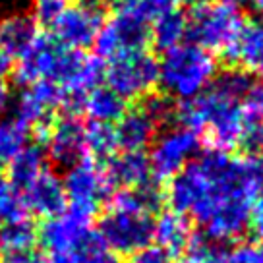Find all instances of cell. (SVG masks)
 Masks as SVG:
<instances>
[{
	"label": "cell",
	"instance_id": "obj_19",
	"mask_svg": "<svg viewBox=\"0 0 263 263\" xmlns=\"http://www.w3.org/2000/svg\"><path fill=\"white\" fill-rule=\"evenodd\" d=\"M157 126L140 107L126 110L115 122L116 145L122 151H143L155 140Z\"/></svg>",
	"mask_w": 263,
	"mask_h": 263
},
{
	"label": "cell",
	"instance_id": "obj_8",
	"mask_svg": "<svg viewBox=\"0 0 263 263\" xmlns=\"http://www.w3.org/2000/svg\"><path fill=\"white\" fill-rule=\"evenodd\" d=\"M64 103V89L54 82L39 80L29 85L22 87L20 95L12 101V108L22 124L37 136V143H43L50 124H52V112L57 108H62Z\"/></svg>",
	"mask_w": 263,
	"mask_h": 263
},
{
	"label": "cell",
	"instance_id": "obj_12",
	"mask_svg": "<svg viewBox=\"0 0 263 263\" xmlns=\"http://www.w3.org/2000/svg\"><path fill=\"white\" fill-rule=\"evenodd\" d=\"M105 22V12L95 0L68 4V8L60 14L52 29V37L62 45L74 50H85L93 47L99 29Z\"/></svg>",
	"mask_w": 263,
	"mask_h": 263
},
{
	"label": "cell",
	"instance_id": "obj_2",
	"mask_svg": "<svg viewBox=\"0 0 263 263\" xmlns=\"http://www.w3.org/2000/svg\"><path fill=\"white\" fill-rule=\"evenodd\" d=\"M174 115L180 126L196 134H203L205 141L217 151H232L240 147L244 115L242 101L211 83L197 97L182 101Z\"/></svg>",
	"mask_w": 263,
	"mask_h": 263
},
{
	"label": "cell",
	"instance_id": "obj_41",
	"mask_svg": "<svg viewBox=\"0 0 263 263\" xmlns=\"http://www.w3.org/2000/svg\"><path fill=\"white\" fill-rule=\"evenodd\" d=\"M178 263H203V261H201V259H199L197 255L190 254L188 257H182V259H180V261H178Z\"/></svg>",
	"mask_w": 263,
	"mask_h": 263
},
{
	"label": "cell",
	"instance_id": "obj_20",
	"mask_svg": "<svg viewBox=\"0 0 263 263\" xmlns=\"http://www.w3.org/2000/svg\"><path fill=\"white\" fill-rule=\"evenodd\" d=\"M49 168V159L41 143H27L8 164H6V180L17 188L20 192L25 190L37 176H41Z\"/></svg>",
	"mask_w": 263,
	"mask_h": 263
},
{
	"label": "cell",
	"instance_id": "obj_28",
	"mask_svg": "<svg viewBox=\"0 0 263 263\" xmlns=\"http://www.w3.org/2000/svg\"><path fill=\"white\" fill-rule=\"evenodd\" d=\"M78 263H116L115 255L107 250V246L101 242L97 232L93 230L87 240L74 252Z\"/></svg>",
	"mask_w": 263,
	"mask_h": 263
},
{
	"label": "cell",
	"instance_id": "obj_29",
	"mask_svg": "<svg viewBox=\"0 0 263 263\" xmlns=\"http://www.w3.org/2000/svg\"><path fill=\"white\" fill-rule=\"evenodd\" d=\"M140 108L157 126L168 122L173 118L174 110H176L173 101L166 97V95H151V93H149L147 97H143V103L140 105Z\"/></svg>",
	"mask_w": 263,
	"mask_h": 263
},
{
	"label": "cell",
	"instance_id": "obj_34",
	"mask_svg": "<svg viewBox=\"0 0 263 263\" xmlns=\"http://www.w3.org/2000/svg\"><path fill=\"white\" fill-rule=\"evenodd\" d=\"M0 263H47V255L37 246L27 250H17L12 254L0 255Z\"/></svg>",
	"mask_w": 263,
	"mask_h": 263
},
{
	"label": "cell",
	"instance_id": "obj_33",
	"mask_svg": "<svg viewBox=\"0 0 263 263\" xmlns=\"http://www.w3.org/2000/svg\"><path fill=\"white\" fill-rule=\"evenodd\" d=\"M244 166H246L248 180L252 184L255 196H257V194L263 196V153L246 157V159H244Z\"/></svg>",
	"mask_w": 263,
	"mask_h": 263
},
{
	"label": "cell",
	"instance_id": "obj_30",
	"mask_svg": "<svg viewBox=\"0 0 263 263\" xmlns=\"http://www.w3.org/2000/svg\"><path fill=\"white\" fill-rule=\"evenodd\" d=\"M68 8V0H33L31 14L39 27H52L60 14Z\"/></svg>",
	"mask_w": 263,
	"mask_h": 263
},
{
	"label": "cell",
	"instance_id": "obj_38",
	"mask_svg": "<svg viewBox=\"0 0 263 263\" xmlns=\"http://www.w3.org/2000/svg\"><path fill=\"white\" fill-rule=\"evenodd\" d=\"M47 263H78L76 261V254H49L47 255Z\"/></svg>",
	"mask_w": 263,
	"mask_h": 263
},
{
	"label": "cell",
	"instance_id": "obj_17",
	"mask_svg": "<svg viewBox=\"0 0 263 263\" xmlns=\"http://www.w3.org/2000/svg\"><path fill=\"white\" fill-rule=\"evenodd\" d=\"M224 57L238 62L244 72L263 80V22L244 24L238 39L230 47Z\"/></svg>",
	"mask_w": 263,
	"mask_h": 263
},
{
	"label": "cell",
	"instance_id": "obj_14",
	"mask_svg": "<svg viewBox=\"0 0 263 263\" xmlns=\"http://www.w3.org/2000/svg\"><path fill=\"white\" fill-rule=\"evenodd\" d=\"M22 194H24L27 213L43 217V219H50L54 215L62 213L68 207L62 176L52 173L50 168H47L27 188L22 190Z\"/></svg>",
	"mask_w": 263,
	"mask_h": 263
},
{
	"label": "cell",
	"instance_id": "obj_42",
	"mask_svg": "<svg viewBox=\"0 0 263 263\" xmlns=\"http://www.w3.org/2000/svg\"><path fill=\"white\" fill-rule=\"evenodd\" d=\"M221 2H227V4H232V6H240V4L250 2V0H221Z\"/></svg>",
	"mask_w": 263,
	"mask_h": 263
},
{
	"label": "cell",
	"instance_id": "obj_1",
	"mask_svg": "<svg viewBox=\"0 0 263 263\" xmlns=\"http://www.w3.org/2000/svg\"><path fill=\"white\" fill-rule=\"evenodd\" d=\"M255 192L244 159L211 149L171 178L166 201L173 211L192 215L215 244L234 242L248 230Z\"/></svg>",
	"mask_w": 263,
	"mask_h": 263
},
{
	"label": "cell",
	"instance_id": "obj_9",
	"mask_svg": "<svg viewBox=\"0 0 263 263\" xmlns=\"http://www.w3.org/2000/svg\"><path fill=\"white\" fill-rule=\"evenodd\" d=\"M68 205L95 215L99 205L110 194L112 184L108 182L105 168L89 157L66 168L62 176Z\"/></svg>",
	"mask_w": 263,
	"mask_h": 263
},
{
	"label": "cell",
	"instance_id": "obj_10",
	"mask_svg": "<svg viewBox=\"0 0 263 263\" xmlns=\"http://www.w3.org/2000/svg\"><path fill=\"white\" fill-rule=\"evenodd\" d=\"M95 215L68 205L62 213L45 219L37 230V242L49 254H72L87 240Z\"/></svg>",
	"mask_w": 263,
	"mask_h": 263
},
{
	"label": "cell",
	"instance_id": "obj_27",
	"mask_svg": "<svg viewBox=\"0 0 263 263\" xmlns=\"http://www.w3.org/2000/svg\"><path fill=\"white\" fill-rule=\"evenodd\" d=\"M115 4L118 12H124V14H130V16H136L143 22H147V20H153L166 10L174 8L176 0H115Z\"/></svg>",
	"mask_w": 263,
	"mask_h": 263
},
{
	"label": "cell",
	"instance_id": "obj_15",
	"mask_svg": "<svg viewBox=\"0 0 263 263\" xmlns=\"http://www.w3.org/2000/svg\"><path fill=\"white\" fill-rule=\"evenodd\" d=\"M41 27L29 12L12 10L0 17V50L14 62L22 58L39 39Z\"/></svg>",
	"mask_w": 263,
	"mask_h": 263
},
{
	"label": "cell",
	"instance_id": "obj_26",
	"mask_svg": "<svg viewBox=\"0 0 263 263\" xmlns=\"http://www.w3.org/2000/svg\"><path fill=\"white\" fill-rule=\"evenodd\" d=\"M24 219H29L24 194L17 188H14L0 174V227L16 221H24Z\"/></svg>",
	"mask_w": 263,
	"mask_h": 263
},
{
	"label": "cell",
	"instance_id": "obj_13",
	"mask_svg": "<svg viewBox=\"0 0 263 263\" xmlns=\"http://www.w3.org/2000/svg\"><path fill=\"white\" fill-rule=\"evenodd\" d=\"M47 159L57 166L68 168L87 157L85 151V124L74 115L52 120L41 143Z\"/></svg>",
	"mask_w": 263,
	"mask_h": 263
},
{
	"label": "cell",
	"instance_id": "obj_31",
	"mask_svg": "<svg viewBox=\"0 0 263 263\" xmlns=\"http://www.w3.org/2000/svg\"><path fill=\"white\" fill-rule=\"evenodd\" d=\"M229 263H263V244H240L227 250Z\"/></svg>",
	"mask_w": 263,
	"mask_h": 263
},
{
	"label": "cell",
	"instance_id": "obj_22",
	"mask_svg": "<svg viewBox=\"0 0 263 263\" xmlns=\"http://www.w3.org/2000/svg\"><path fill=\"white\" fill-rule=\"evenodd\" d=\"M186 37H188V17L180 10L171 8L153 17V24L149 27V41L161 52L182 45Z\"/></svg>",
	"mask_w": 263,
	"mask_h": 263
},
{
	"label": "cell",
	"instance_id": "obj_7",
	"mask_svg": "<svg viewBox=\"0 0 263 263\" xmlns=\"http://www.w3.org/2000/svg\"><path fill=\"white\" fill-rule=\"evenodd\" d=\"M147 155L151 176L157 180H171L182 173L199 155V138L184 126H174L155 136Z\"/></svg>",
	"mask_w": 263,
	"mask_h": 263
},
{
	"label": "cell",
	"instance_id": "obj_40",
	"mask_svg": "<svg viewBox=\"0 0 263 263\" xmlns=\"http://www.w3.org/2000/svg\"><path fill=\"white\" fill-rule=\"evenodd\" d=\"M252 2V8L259 16V22H263V0H250Z\"/></svg>",
	"mask_w": 263,
	"mask_h": 263
},
{
	"label": "cell",
	"instance_id": "obj_24",
	"mask_svg": "<svg viewBox=\"0 0 263 263\" xmlns=\"http://www.w3.org/2000/svg\"><path fill=\"white\" fill-rule=\"evenodd\" d=\"M116 136L112 124L89 122L85 126V151L93 161H108L116 153Z\"/></svg>",
	"mask_w": 263,
	"mask_h": 263
},
{
	"label": "cell",
	"instance_id": "obj_37",
	"mask_svg": "<svg viewBox=\"0 0 263 263\" xmlns=\"http://www.w3.org/2000/svg\"><path fill=\"white\" fill-rule=\"evenodd\" d=\"M12 70H14V60L6 52L0 50V82H4L12 74Z\"/></svg>",
	"mask_w": 263,
	"mask_h": 263
},
{
	"label": "cell",
	"instance_id": "obj_18",
	"mask_svg": "<svg viewBox=\"0 0 263 263\" xmlns=\"http://www.w3.org/2000/svg\"><path fill=\"white\" fill-rule=\"evenodd\" d=\"M194 230L188 217L176 211H166L153 221V240L168 255H180L190 250L194 242Z\"/></svg>",
	"mask_w": 263,
	"mask_h": 263
},
{
	"label": "cell",
	"instance_id": "obj_5",
	"mask_svg": "<svg viewBox=\"0 0 263 263\" xmlns=\"http://www.w3.org/2000/svg\"><path fill=\"white\" fill-rule=\"evenodd\" d=\"M95 232L112 255H132L151 244L153 217L145 211L108 205Z\"/></svg>",
	"mask_w": 263,
	"mask_h": 263
},
{
	"label": "cell",
	"instance_id": "obj_6",
	"mask_svg": "<svg viewBox=\"0 0 263 263\" xmlns=\"http://www.w3.org/2000/svg\"><path fill=\"white\" fill-rule=\"evenodd\" d=\"M105 82L124 101L147 97L159 82V60L145 49L110 58Z\"/></svg>",
	"mask_w": 263,
	"mask_h": 263
},
{
	"label": "cell",
	"instance_id": "obj_39",
	"mask_svg": "<svg viewBox=\"0 0 263 263\" xmlns=\"http://www.w3.org/2000/svg\"><path fill=\"white\" fill-rule=\"evenodd\" d=\"M180 2L186 4V6L192 10H197V8H201V6H205V4H209V0H180Z\"/></svg>",
	"mask_w": 263,
	"mask_h": 263
},
{
	"label": "cell",
	"instance_id": "obj_35",
	"mask_svg": "<svg viewBox=\"0 0 263 263\" xmlns=\"http://www.w3.org/2000/svg\"><path fill=\"white\" fill-rule=\"evenodd\" d=\"M248 229L252 230L257 238L263 240V197L261 199H257L255 205H252L250 221H248Z\"/></svg>",
	"mask_w": 263,
	"mask_h": 263
},
{
	"label": "cell",
	"instance_id": "obj_23",
	"mask_svg": "<svg viewBox=\"0 0 263 263\" xmlns=\"http://www.w3.org/2000/svg\"><path fill=\"white\" fill-rule=\"evenodd\" d=\"M29 128L16 116L0 118V164H8L29 143Z\"/></svg>",
	"mask_w": 263,
	"mask_h": 263
},
{
	"label": "cell",
	"instance_id": "obj_43",
	"mask_svg": "<svg viewBox=\"0 0 263 263\" xmlns=\"http://www.w3.org/2000/svg\"><path fill=\"white\" fill-rule=\"evenodd\" d=\"M78 2H89V0H78Z\"/></svg>",
	"mask_w": 263,
	"mask_h": 263
},
{
	"label": "cell",
	"instance_id": "obj_4",
	"mask_svg": "<svg viewBox=\"0 0 263 263\" xmlns=\"http://www.w3.org/2000/svg\"><path fill=\"white\" fill-rule=\"evenodd\" d=\"M244 16L238 6L227 2L205 4L194 10V16L188 20V37L194 45L207 52H227L238 39L244 27Z\"/></svg>",
	"mask_w": 263,
	"mask_h": 263
},
{
	"label": "cell",
	"instance_id": "obj_16",
	"mask_svg": "<svg viewBox=\"0 0 263 263\" xmlns=\"http://www.w3.org/2000/svg\"><path fill=\"white\" fill-rule=\"evenodd\" d=\"M105 173L112 186H122V188H141L151 180L149 159L143 151L115 153L107 161Z\"/></svg>",
	"mask_w": 263,
	"mask_h": 263
},
{
	"label": "cell",
	"instance_id": "obj_25",
	"mask_svg": "<svg viewBox=\"0 0 263 263\" xmlns=\"http://www.w3.org/2000/svg\"><path fill=\"white\" fill-rule=\"evenodd\" d=\"M37 246V229L29 219L0 227V255Z\"/></svg>",
	"mask_w": 263,
	"mask_h": 263
},
{
	"label": "cell",
	"instance_id": "obj_11",
	"mask_svg": "<svg viewBox=\"0 0 263 263\" xmlns=\"http://www.w3.org/2000/svg\"><path fill=\"white\" fill-rule=\"evenodd\" d=\"M149 41V27L147 22L140 17L116 12L112 17L103 22L99 35L93 47L97 50L99 58L110 60L120 54L143 50Z\"/></svg>",
	"mask_w": 263,
	"mask_h": 263
},
{
	"label": "cell",
	"instance_id": "obj_3",
	"mask_svg": "<svg viewBox=\"0 0 263 263\" xmlns=\"http://www.w3.org/2000/svg\"><path fill=\"white\" fill-rule=\"evenodd\" d=\"M217 74V62L211 52L203 50L194 43L178 45L164 52L159 62V85L166 97L188 99L197 97L199 93L213 83Z\"/></svg>",
	"mask_w": 263,
	"mask_h": 263
},
{
	"label": "cell",
	"instance_id": "obj_36",
	"mask_svg": "<svg viewBox=\"0 0 263 263\" xmlns=\"http://www.w3.org/2000/svg\"><path fill=\"white\" fill-rule=\"evenodd\" d=\"M12 101H14V97H12L10 87L6 85V82H0V118H4L10 112Z\"/></svg>",
	"mask_w": 263,
	"mask_h": 263
},
{
	"label": "cell",
	"instance_id": "obj_21",
	"mask_svg": "<svg viewBox=\"0 0 263 263\" xmlns=\"http://www.w3.org/2000/svg\"><path fill=\"white\" fill-rule=\"evenodd\" d=\"M126 110V101L108 85H97L83 97L82 112L89 116L91 122L115 124Z\"/></svg>",
	"mask_w": 263,
	"mask_h": 263
},
{
	"label": "cell",
	"instance_id": "obj_32",
	"mask_svg": "<svg viewBox=\"0 0 263 263\" xmlns=\"http://www.w3.org/2000/svg\"><path fill=\"white\" fill-rule=\"evenodd\" d=\"M130 263H173V255H168L157 244H147L130 255Z\"/></svg>",
	"mask_w": 263,
	"mask_h": 263
}]
</instances>
